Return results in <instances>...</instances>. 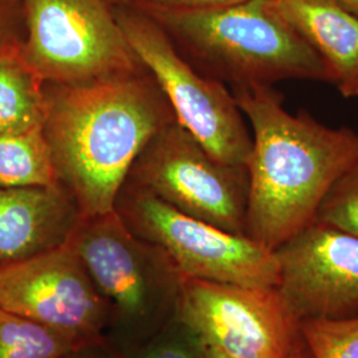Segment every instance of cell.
<instances>
[{
	"label": "cell",
	"mask_w": 358,
	"mask_h": 358,
	"mask_svg": "<svg viewBox=\"0 0 358 358\" xmlns=\"http://www.w3.org/2000/svg\"><path fill=\"white\" fill-rule=\"evenodd\" d=\"M47 85L44 136L57 182L81 217L115 210L145 145L176 115L153 76L141 71L87 85Z\"/></svg>",
	"instance_id": "6da1fadb"
},
{
	"label": "cell",
	"mask_w": 358,
	"mask_h": 358,
	"mask_svg": "<svg viewBox=\"0 0 358 358\" xmlns=\"http://www.w3.org/2000/svg\"><path fill=\"white\" fill-rule=\"evenodd\" d=\"M232 93L252 128L245 235L275 251L316 220L334 182L358 157V134L291 115L271 85Z\"/></svg>",
	"instance_id": "7a4b0ae2"
},
{
	"label": "cell",
	"mask_w": 358,
	"mask_h": 358,
	"mask_svg": "<svg viewBox=\"0 0 358 358\" xmlns=\"http://www.w3.org/2000/svg\"><path fill=\"white\" fill-rule=\"evenodd\" d=\"M214 78L234 88L301 78L334 83L331 69L268 0L208 10H173L131 0Z\"/></svg>",
	"instance_id": "3957f363"
},
{
	"label": "cell",
	"mask_w": 358,
	"mask_h": 358,
	"mask_svg": "<svg viewBox=\"0 0 358 358\" xmlns=\"http://www.w3.org/2000/svg\"><path fill=\"white\" fill-rule=\"evenodd\" d=\"M66 244L108 304L103 343L118 357H128L177 317L183 276L161 247L136 235L115 210L81 217Z\"/></svg>",
	"instance_id": "277c9868"
},
{
	"label": "cell",
	"mask_w": 358,
	"mask_h": 358,
	"mask_svg": "<svg viewBox=\"0 0 358 358\" xmlns=\"http://www.w3.org/2000/svg\"><path fill=\"white\" fill-rule=\"evenodd\" d=\"M110 1L131 50L164 92L176 120L217 161L245 166L252 137L234 93L198 72L166 31L131 0Z\"/></svg>",
	"instance_id": "5b68a950"
},
{
	"label": "cell",
	"mask_w": 358,
	"mask_h": 358,
	"mask_svg": "<svg viewBox=\"0 0 358 358\" xmlns=\"http://www.w3.org/2000/svg\"><path fill=\"white\" fill-rule=\"evenodd\" d=\"M20 57L45 84L87 85L141 71L110 0H23Z\"/></svg>",
	"instance_id": "8992f818"
},
{
	"label": "cell",
	"mask_w": 358,
	"mask_h": 358,
	"mask_svg": "<svg viewBox=\"0 0 358 358\" xmlns=\"http://www.w3.org/2000/svg\"><path fill=\"white\" fill-rule=\"evenodd\" d=\"M115 211L130 230L161 247L183 279L245 287H278L275 251L247 235L182 214L153 194L125 182Z\"/></svg>",
	"instance_id": "52a82bcc"
},
{
	"label": "cell",
	"mask_w": 358,
	"mask_h": 358,
	"mask_svg": "<svg viewBox=\"0 0 358 358\" xmlns=\"http://www.w3.org/2000/svg\"><path fill=\"white\" fill-rule=\"evenodd\" d=\"M127 180L182 214L245 235L247 166L217 161L177 120L145 145Z\"/></svg>",
	"instance_id": "ba28073f"
},
{
	"label": "cell",
	"mask_w": 358,
	"mask_h": 358,
	"mask_svg": "<svg viewBox=\"0 0 358 358\" xmlns=\"http://www.w3.org/2000/svg\"><path fill=\"white\" fill-rule=\"evenodd\" d=\"M206 346L236 358H294L307 350L301 321L278 287L185 279L178 306Z\"/></svg>",
	"instance_id": "9c48e42d"
},
{
	"label": "cell",
	"mask_w": 358,
	"mask_h": 358,
	"mask_svg": "<svg viewBox=\"0 0 358 358\" xmlns=\"http://www.w3.org/2000/svg\"><path fill=\"white\" fill-rule=\"evenodd\" d=\"M0 307L62 333L78 345L105 344L108 304L68 244L0 268Z\"/></svg>",
	"instance_id": "30bf717a"
},
{
	"label": "cell",
	"mask_w": 358,
	"mask_h": 358,
	"mask_svg": "<svg viewBox=\"0 0 358 358\" xmlns=\"http://www.w3.org/2000/svg\"><path fill=\"white\" fill-rule=\"evenodd\" d=\"M275 254L278 288L299 320L358 316V236L315 220Z\"/></svg>",
	"instance_id": "8fae6325"
},
{
	"label": "cell",
	"mask_w": 358,
	"mask_h": 358,
	"mask_svg": "<svg viewBox=\"0 0 358 358\" xmlns=\"http://www.w3.org/2000/svg\"><path fill=\"white\" fill-rule=\"evenodd\" d=\"M81 213L62 183L0 187V268L68 243Z\"/></svg>",
	"instance_id": "7c38bea8"
},
{
	"label": "cell",
	"mask_w": 358,
	"mask_h": 358,
	"mask_svg": "<svg viewBox=\"0 0 358 358\" xmlns=\"http://www.w3.org/2000/svg\"><path fill=\"white\" fill-rule=\"evenodd\" d=\"M319 53L345 97L358 96V16L336 0H268Z\"/></svg>",
	"instance_id": "4fadbf2b"
},
{
	"label": "cell",
	"mask_w": 358,
	"mask_h": 358,
	"mask_svg": "<svg viewBox=\"0 0 358 358\" xmlns=\"http://www.w3.org/2000/svg\"><path fill=\"white\" fill-rule=\"evenodd\" d=\"M47 85L19 55L0 60V134L44 128Z\"/></svg>",
	"instance_id": "5bb4252c"
},
{
	"label": "cell",
	"mask_w": 358,
	"mask_h": 358,
	"mask_svg": "<svg viewBox=\"0 0 358 358\" xmlns=\"http://www.w3.org/2000/svg\"><path fill=\"white\" fill-rule=\"evenodd\" d=\"M57 183L50 146L43 129L0 134V187Z\"/></svg>",
	"instance_id": "9a60e30c"
},
{
	"label": "cell",
	"mask_w": 358,
	"mask_h": 358,
	"mask_svg": "<svg viewBox=\"0 0 358 358\" xmlns=\"http://www.w3.org/2000/svg\"><path fill=\"white\" fill-rule=\"evenodd\" d=\"M76 341L0 307V358H63Z\"/></svg>",
	"instance_id": "2e32d148"
},
{
	"label": "cell",
	"mask_w": 358,
	"mask_h": 358,
	"mask_svg": "<svg viewBox=\"0 0 358 358\" xmlns=\"http://www.w3.org/2000/svg\"><path fill=\"white\" fill-rule=\"evenodd\" d=\"M301 332L310 358H358V316L301 321Z\"/></svg>",
	"instance_id": "e0dca14e"
},
{
	"label": "cell",
	"mask_w": 358,
	"mask_h": 358,
	"mask_svg": "<svg viewBox=\"0 0 358 358\" xmlns=\"http://www.w3.org/2000/svg\"><path fill=\"white\" fill-rule=\"evenodd\" d=\"M316 222L358 236V157L324 198Z\"/></svg>",
	"instance_id": "ac0fdd59"
},
{
	"label": "cell",
	"mask_w": 358,
	"mask_h": 358,
	"mask_svg": "<svg viewBox=\"0 0 358 358\" xmlns=\"http://www.w3.org/2000/svg\"><path fill=\"white\" fill-rule=\"evenodd\" d=\"M127 358H205V344L177 315Z\"/></svg>",
	"instance_id": "d6986e66"
},
{
	"label": "cell",
	"mask_w": 358,
	"mask_h": 358,
	"mask_svg": "<svg viewBox=\"0 0 358 358\" xmlns=\"http://www.w3.org/2000/svg\"><path fill=\"white\" fill-rule=\"evenodd\" d=\"M24 36L23 0H0V60L19 55Z\"/></svg>",
	"instance_id": "ffe728a7"
},
{
	"label": "cell",
	"mask_w": 358,
	"mask_h": 358,
	"mask_svg": "<svg viewBox=\"0 0 358 358\" xmlns=\"http://www.w3.org/2000/svg\"><path fill=\"white\" fill-rule=\"evenodd\" d=\"M143 4L173 10H208L242 3L244 0H134Z\"/></svg>",
	"instance_id": "44dd1931"
},
{
	"label": "cell",
	"mask_w": 358,
	"mask_h": 358,
	"mask_svg": "<svg viewBox=\"0 0 358 358\" xmlns=\"http://www.w3.org/2000/svg\"><path fill=\"white\" fill-rule=\"evenodd\" d=\"M63 358H120L115 352H112L105 344H93L83 346L76 350L68 353Z\"/></svg>",
	"instance_id": "7402d4cb"
},
{
	"label": "cell",
	"mask_w": 358,
	"mask_h": 358,
	"mask_svg": "<svg viewBox=\"0 0 358 358\" xmlns=\"http://www.w3.org/2000/svg\"><path fill=\"white\" fill-rule=\"evenodd\" d=\"M205 358H236L232 357V356H229V355H226V353H223V352H220V350H217L215 348H211V346H206L205 345ZM294 358H310L309 356V353H308V350H306L304 353H301V355H299V356H296Z\"/></svg>",
	"instance_id": "603a6c76"
},
{
	"label": "cell",
	"mask_w": 358,
	"mask_h": 358,
	"mask_svg": "<svg viewBox=\"0 0 358 358\" xmlns=\"http://www.w3.org/2000/svg\"><path fill=\"white\" fill-rule=\"evenodd\" d=\"M336 1L358 16V0H336Z\"/></svg>",
	"instance_id": "cb8c5ba5"
}]
</instances>
